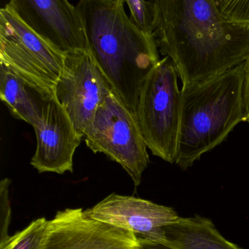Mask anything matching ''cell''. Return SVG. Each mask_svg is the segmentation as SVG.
<instances>
[{"label":"cell","mask_w":249,"mask_h":249,"mask_svg":"<svg viewBox=\"0 0 249 249\" xmlns=\"http://www.w3.org/2000/svg\"><path fill=\"white\" fill-rule=\"evenodd\" d=\"M153 35L175 64L183 85L197 83L245 62L249 26L222 15L215 0H153Z\"/></svg>","instance_id":"6da1fadb"},{"label":"cell","mask_w":249,"mask_h":249,"mask_svg":"<svg viewBox=\"0 0 249 249\" xmlns=\"http://www.w3.org/2000/svg\"><path fill=\"white\" fill-rule=\"evenodd\" d=\"M124 0H79L76 6L91 55L111 89L135 113L143 82L160 61L153 34L127 16Z\"/></svg>","instance_id":"7a4b0ae2"},{"label":"cell","mask_w":249,"mask_h":249,"mask_svg":"<svg viewBox=\"0 0 249 249\" xmlns=\"http://www.w3.org/2000/svg\"><path fill=\"white\" fill-rule=\"evenodd\" d=\"M245 62L197 83L183 85L175 163L186 171L245 122Z\"/></svg>","instance_id":"3957f363"},{"label":"cell","mask_w":249,"mask_h":249,"mask_svg":"<svg viewBox=\"0 0 249 249\" xmlns=\"http://www.w3.org/2000/svg\"><path fill=\"white\" fill-rule=\"evenodd\" d=\"M178 77L170 57L160 59L143 82L135 112L147 147L170 163L175 162L179 133Z\"/></svg>","instance_id":"277c9868"},{"label":"cell","mask_w":249,"mask_h":249,"mask_svg":"<svg viewBox=\"0 0 249 249\" xmlns=\"http://www.w3.org/2000/svg\"><path fill=\"white\" fill-rule=\"evenodd\" d=\"M65 53L51 45L10 9L0 10V64L38 91L44 99L54 97Z\"/></svg>","instance_id":"5b68a950"},{"label":"cell","mask_w":249,"mask_h":249,"mask_svg":"<svg viewBox=\"0 0 249 249\" xmlns=\"http://www.w3.org/2000/svg\"><path fill=\"white\" fill-rule=\"evenodd\" d=\"M83 138L94 153H102L119 164L134 186L141 183L149 163L147 145L136 114L111 89L96 110Z\"/></svg>","instance_id":"8992f818"},{"label":"cell","mask_w":249,"mask_h":249,"mask_svg":"<svg viewBox=\"0 0 249 249\" xmlns=\"http://www.w3.org/2000/svg\"><path fill=\"white\" fill-rule=\"evenodd\" d=\"M111 90L109 83L89 51L66 53L54 98L82 137Z\"/></svg>","instance_id":"52a82bcc"},{"label":"cell","mask_w":249,"mask_h":249,"mask_svg":"<svg viewBox=\"0 0 249 249\" xmlns=\"http://www.w3.org/2000/svg\"><path fill=\"white\" fill-rule=\"evenodd\" d=\"M40 249H144L133 231L89 217L82 209H67L48 220Z\"/></svg>","instance_id":"ba28073f"},{"label":"cell","mask_w":249,"mask_h":249,"mask_svg":"<svg viewBox=\"0 0 249 249\" xmlns=\"http://www.w3.org/2000/svg\"><path fill=\"white\" fill-rule=\"evenodd\" d=\"M5 6L64 53L89 51L78 12L68 0H10Z\"/></svg>","instance_id":"9c48e42d"},{"label":"cell","mask_w":249,"mask_h":249,"mask_svg":"<svg viewBox=\"0 0 249 249\" xmlns=\"http://www.w3.org/2000/svg\"><path fill=\"white\" fill-rule=\"evenodd\" d=\"M33 128L37 148L31 165L40 174L73 173V156L83 137L55 98L44 101L40 119Z\"/></svg>","instance_id":"30bf717a"},{"label":"cell","mask_w":249,"mask_h":249,"mask_svg":"<svg viewBox=\"0 0 249 249\" xmlns=\"http://www.w3.org/2000/svg\"><path fill=\"white\" fill-rule=\"evenodd\" d=\"M92 219L133 231L143 239L164 244V228L178 220L172 208L133 196L112 193L84 211Z\"/></svg>","instance_id":"8fae6325"},{"label":"cell","mask_w":249,"mask_h":249,"mask_svg":"<svg viewBox=\"0 0 249 249\" xmlns=\"http://www.w3.org/2000/svg\"><path fill=\"white\" fill-rule=\"evenodd\" d=\"M165 241L175 249H243L228 241L211 220L195 215L178 218L164 228Z\"/></svg>","instance_id":"7c38bea8"},{"label":"cell","mask_w":249,"mask_h":249,"mask_svg":"<svg viewBox=\"0 0 249 249\" xmlns=\"http://www.w3.org/2000/svg\"><path fill=\"white\" fill-rule=\"evenodd\" d=\"M0 99L16 119L32 127L39 122L45 99L2 64H0Z\"/></svg>","instance_id":"4fadbf2b"},{"label":"cell","mask_w":249,"mask_h":249,"mask_svg":"<svg viewBox=\"0 0 249 249\" xmlns=\"http://www.w3.org/2000/svg\"><path fill=\"white\" fill-rule=\"evenodd\" d=\"M48 224L44 217L32 221L26 228L10 235L0 249H40Z\"/></svg>","instance_id":"5bb4252c"},{"label":"cell","mask_w":249,"mask_h":249,"mask_svg":"<svg viewBox=\"0 0 249 249\" xmlns=\"http://www.w3.org/2000/svg\"><path fill=\"white\" fill-rule=\"evenodd\" d=\"M227 18L249 26V0H215Z\"/></svg>","instance_id":"9a60e30c"},{"label":"cell","mask_w":249,"mask_h":249,"mask_svg":"<svg viewBox=\"0 0 249 249\" xmlns=\"http://www.w3.org/2000/svg\"><path fill=\"white\" fill-rule=\"evenodd\" d=\"M11 184L10 178H3L0 181V245L10 238L8 228L11 222V206L9 197V188Z\"/></svg>","instance_id":"2e32d148"},{"label":"cell","mask_w":249,"mask_h":249,"mask_svg":"<svg viewBox=\"0 0 249 249\" xmlns=\"http://www.w3.org/2000/svg\"><path fill=\"white\" fill-rule=\"evenodd\" d=\"M244 105H245V122L249 124V55L245 61V77L244 89Z\"/></svg>","instance_id":"e0dca14e"},{"label":"cell","mask_w":249,"mask_h":249,"mask_svg":"<svg viewBox=\"0 0 249 249\" xmlns=\"http://www.w3.org/2000/svg\"><path fill=\"white\" fill-rule=\"evenodd\" d=\"M140 238V237H139ZM142 244L144 249H175L170 247L168 244H162V243L155 242V241H149V240L143 239L140 238Z\"/></svg>","instance_id":"ac0fdd59"}]
</instances>
